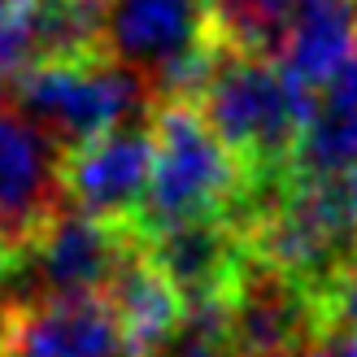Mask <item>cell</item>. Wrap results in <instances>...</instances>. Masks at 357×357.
I'll return each instance as SVG.
<instances>
[{
  "mask_svg": "<svg viewBox=\"0 0 357 357\" xmlns=\"http://www.w3.org/2000/svg\"><path fill=\"white\" fill-rule=\"evenodd\" d=\"M188 105H196L209 131L236 153L248 183H275L292 174L296 139L314 109V87L288 79L271 57L218 40L209 75Z\"/></svg>",
  "mask_w": 357,
  "mask_h": 357,
  "instance_id": "cell-1",
  "label": "cell"
},
{
  "mask_svg": "<svg viewBox=\"0 0 357 357\" xmlns=\"http://www.w3.org/2000/svg\"><path fill=\"white\" fill-rule=\"evenodd\" d=\"M153 127V183L135 236H153L162 227L218 218L244 196V166L236 162L209 122L188 100H162L149 114Z\"/></svg>",
  "mask_w": 357,
  "mask_h": 357,
  "instance_id": "cell-2",
  "label": "cell"
},
{
  "mask_svg": "<svg viewBox=\"0 0 357 357\" xmlns=\"http://www.w3.org/2000/svg\"><path fill=\"white\" fill-rule=\"evenodd\" d=\"M9 105L35 122L61 153L127 127V118L153 114L149 83L114 57L75 66H26L5 83Z\"/></svg>",
  "mask_w": 357,
  "mask_h": 357,
  "instance_id": "cell-3",
  "label": "cell"
},
{
  "mask_svg": "<svg viewBox=\"0 0 357 357\" xmlns=\"http://www.w3.org/2000/svg\"><path fill=\"white\" fill-rule=\"evenodd\" d=\"M213 52L205 0H109V57L149 83L153 105L192 100Z\"/></svg>",
  "mask_w": 357,
  "mask_h": 357,
  "instance_id": "cell-4",
  "label": "cell"
},
{
  "mask_svg": "<svg viewBox=\"0 0 357 357\" xmlns=\"http://www.w3.org/2000/svg\"><path fill=\"white\" fill-rule=\"evenodd\" d=\"M139 236L131 227H114L100 218L61 205L35 236L13 253L9 301H75L105 296L122 261L135 253Z\"/></svg>",
  "mask_w": 357,
  "mask_h": 357,
  "instance_id": "cell-5",
  "label": "cell"
},
{
  "mask_svg": "<svg viewBox=\"0 0 357 357\" xmlns=\"http://www.w3.org/2000/svg\"><path fill=\"white\" fill-rule=\"evenodd\" d=\"M231 357H301L323 327L318 301L305 283L248 253L222 296Z\"/></svg>",
  "mask_w": 357,
  "mask_h": 357,
  "instance_id": "cell-6",
  "label": "cell"
},
{
  "mask_svg": "<svg viewBox=\"0 0 357 357\" xmlns=\"http://www.w3.org/2000/svg\"><path fill=\"white\" fill-rule=\"evenodd\" d=\"M153 183V127L127 122L109 135L61 153V201L87 218L131 227L139 222Z\"/></svg>",
  "mask_w": 357,
  "mask_h": 357,
  "instance_id": "cell-7",
  "label": "cell"
},
{
  "mask_svg": "<svg viewBox=\"0 0 357 357\" xmlns=\"http://www.w3.org/2000/svg\"><path fill=\"white\" fill-rule=\"evenodd\" d=\"M0 357H135L105 296L9 301L0 310Z\"/></svg>",
  "mask_w": 357,
  "mask_h": 357,
  "instance_id": "cell-8",
  "label": "cell"
},
{
  "mask_svg": "<svg viewBox=\"0 0 357 357\" xmlns=\"http://www.w3.org/2000/svg\"><path fill=\"white\" fill-rule=\"evenodd\" d=\"M61 205V149L0 100V240L17 253Z\"/></svg>",
  "mask_w": 357,
  "mask_h": 357,
  "instance_id": "cell-9",
  "label": "cell"
},
{
  "mask_svg": "<svg viewBox=\"0 0 357 357\" xmlns=\"http://www.w3.org/2000/svg\"><path fill=\"white\" fill-rule=\"evenodd\" d=\"M144 253L162 271L183 305H205V301H222L227 288L240 275V261L248 257V244L240 227L218 213V218H192L162 227L153 236H139Z\"/></svg>",
  "mask_w": 357,
  "mask_h": 357,
  "instance_id": "cell-10",
  "label": "cell"
},
{
  "mask_svg": "<svg viewBox=\"0 0 357 357\" xmlns=\"http://www.w3.org/2000/svg\"><path fill=\"white\" fill-rule=\"evenodd\" d=\"M357 57V0H296L275 61L288 79L323 87Z\"/></svg>",
  "mask_w": 357,
  "mask_h": 357,
  "instance_id": "cell-11",
  "label": "cell"
},
{
  "mask_svg": "<svg viewBox=\"0 0 357 357\" xmlns=\"http://www.w3.org/2000/svg\"><path fill=\"white\" fill-rule=\"evenodd\" d=\"M353 166H357V57L314 92V109L292 153V174L344 183Z\"/></svg>",
  "mask_w": 357,
  "mask_h": 357,
  "instance_id": "cell-12",
  "label": "cell"
},
{
  "mask_svg": "<svg viewBox=\"0 0 357 357\" xmlns=\"http://www.w3.org/2000/svg\"><path fill=\"white\" fill-rule=\"evenodd\" d=\"M105 301L114 305L135 357H162L170 349V340L178 335V327H183V314H188L183 296L153 266L144 244H135V253L122 261V271L114 275Z\"/></svg>",
  "mask_w": 357,
  "mask_h": 357,
  "instance_id": "cell-13",
  "label": "cell"
},
{
  "mask_svg": "<svg viewBox=\"0 0 357 357\" xmlns=\"http://www.w3.org/2000/svg\"><path fill=\"white\" fill-rule=\"evenodd\" d=\"M31 66L109 57V0H26Z\"/></svg>",
  "mask_w": 357,
  "mask_h": 357,
  "instance_id": "cell-14",
  "label": "cell"
},
{
  "mask_svg": "<svg viewBox=\"0 0 357 357\" xmlns=\"http://www.w3.org/2000/svg\"><path fill=\"white\" fill-rule=\"evenodd\" d=\"M205 5H209V26L222 44L275 61L296 0H205Z\"/></svg>",
  "mask_w": 357,
  "mask_h": 357,
  "instance_id": "cell-15",
  "label": "cell"
},
{
  "mask_svg": "<svg viewBox=\"0 0 357 357\" xmlns=\"http://www.w3.org/2000/svg\"><path fill=\"white\" fill-rule=\"evenodd\" d=\"M31 66L26 0H0V83H13Z\"/></svg>",
  "mask_w": 357,
  "mask_h": 357,
  "instance_id": "cell-16",
  "label": "cell"
},
{
  "mask_svg": "<svg viewBox=\"0 0 357 357\" xmlns=\"http://www.w3.org/2000/svg\"><path fill=\"white\" fill-rule=\"evenodd\" d=\"M314 301H318V314H323V323L344 327V331L357 335V261H349L344 271L335 275Z\"/></svg>",
  "mask_w": 357,
  "mask_h": 357,
  "instance_id": "cell-17",
  "label": "cell"
},
{
  "mask_svg": "<svg viewBox=\"0 0 357 357\" xmlns=\"http://www.w3.org/2000/svg\"><path fill=\"white\" fill-rule=\"evenodd\" d=\"M301 357H357V335L344 331V327L323 323V327H318V335L310 340V349L301 353Z\"/></svg>",
  "mask_w": 357,
  "mask_h": 357,
  "instance_id": "cell-18",
  "label": "cell"
},
{
  "mask_svg": "<svg viewBox=\"0 0 357 357\" xmlns=\"http://www.w3.org/2000/svg\"><path fill=\"white\" fill-rule=\"evenodd\" d=\"M344 196H349V213H353V222H357V166L344 174Z\"/></svg>",
  "mask_w": 357,
  "mask_h": 357,
  "instance_id": "cell-19",
  "label": "cell"
}]
</instances>
